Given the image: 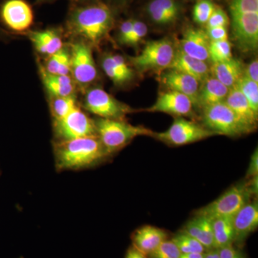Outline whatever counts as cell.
I'll return each mask as SVG.
<instances>
[{
    "instance_id": "1",
    "label": "cell",
    "mask_w": 258,
    "mask_h": 258,
    "mask_svg": "<svg viewBox=\"0 0 258 258\" xmlns=\"http://www.w3.org/2000/svg\"><path fill=\"white\" fill-rule=\"evenodd\" d=\"M113 23L111 8L105 3L96 1L72 8L68 17L67 27L76 36L98 45L108 36Z\"/></svg>"
},
{
    "instance_id": "2",
    "label": "cell",
    "mask_w": 258,
    "mask_h": 258,
    "mask_svg": "<svg viewBox=\"0 0 258 258\" xmlns=\"http://www.w3.org/2000/svg\"><path fill=\"white\" fill-rule=\"evenodd\" d=\"M53 147L55 167L58 171L88 169L111 156L97 136L55 142Z\"/></svg>"
},
{
    "instance_id": "3",
    "label": "cell",
    "mask_w": 258,
    "mask_h": 258,
    "mask_svg": "<svg viewBox=\"0 0 258 258\" xmlns=\"http://www.w3.org/2000/svg\"><path fill=\"white\" fill-rule=\"evenodd\" d=\"M96 135L111 155L128 145L136 137H152L154 132L142 125H134L125 120L98 118L94 120Z\"/></svg>"
},
{
    "instance_id": "4",
    "label": "cell",
    "mask_w": 258,
    "mask_h": 258,
    "mask_svg": "<svg viewBox=\"0 0 258 258\" xmlns=\"http://www.w3.org/2000/svg\"><path fill=\"white\" fill-rule=\"evenodd\" d=\"M175 52L170 39L164 37L147 42L140 54L130 57V62L139 72H162L169 69Z\"/></svg>"
},
{
    "instance_id": "5",
    "label": "cell",
    "mask_w": 258,
    "mask_h": 258,
    "mask_svg": "<svg viewBox=\"0 0 258 258\" xmlns=\"http://www.w3.org/2000/svg\"><path fill=\"white\" fill-rule=\"evenodd\" d=\"M252 196L253 194L249 189L247 182L239 183L232 186L215 201L198 210L195 215L208 217L211 220L217 217H232L250 201Z\"/></svg>"
},
{
    "instance_id": "6",
    "label": "cell",
    "mask_w": 258,
    "mask_h": 258,
    "mask_svg": "<svg viewBox=\"0 0 258 258\" xmlns=\"http://www.w3.org/2000/svg\"><path fill=\"white\" fill-rule=\"evenodd\" d=\"M214 136H217V134L209 130L205 125L185 119L182 117H176L167 130L163 132H154L152 137L168 145L177 147L200 142Z\"/></svg>"
},
{
    "instance_id": "7",
    "label": "cell",
    "mask_w": 258,
    "mask_h": 258,
    "mask_svg": "<svg viewBox=\"0 0 258 258\" xmlns=\"http://www.w3.org/2000/svg\"><path fill=\"white\" fill-rule=\"evenodd\" d=\"M85 109L101 118L125 120V116L135 112L134 108L115 99L101 88H93L86 93Z\"/></svg>"
},
{
    "instance_id": "8",
    "label": "cell",
    "mask_w": 258,
    "mask_h": 258,
    "mask_svg": "<svg viewBox=\"0 0 258 258\" xmlns=\"http://www.w3.org/2000/svg\"><path fill=\"white\" fill-rule=\"evenodd\" d=\"M203 110V125L217 135L237 137L249 134L225 101Z\"/></svg>"
},
{
    "instance_id": "9",
    "label": "cell",
    "mask_w": 258,
    "mask_h": 258,
    "mask_svg": "<svg viewBox=\"0 0 258 258\" xmlns=\"http://www.w3.org/2000/svg\"><path fill=\"white\" fill-rule=\"evenodd\" d=\"M53 131L56 142L97 136L94 120L79 107L63 118L53 120Z\"/></svg>"
},
{
    "instance_id": "10",
    "label": "cell",
    "mask_w": 258,
    "mask_h": 258,
    "mask_svg": "<svg viewBox=\"0 0 258 258\" xmlns=\"http://www.w3.org/2000/svg\"><path fill=\"white\" fill-rule=\"evenodd\" d=\"M71 74L78 84H91L98 76L97 68L91 47L85 42L73 44L71 50Z\"/></svg>"
},
{
    "instance_id": "11",
    "label": "cell",
    "mask_w": 258,
    "mask_h": 258,
    "mask_svg": "<svg viewBox=\"0 0 258 258\" xmlns=\"http://www.w3.org/2000/svg\"><path fill=\"white\" fill-rule=\"evenodd\" d=\"M0 22L11 31H26L33 24V10L26 0H4L0 5Z\"/></svg>"
},
{
    "instance_id": "12",
    "label": "cell",
    "mask_w": 258,
    "mask_h": 258,
    "mask_svg": "<svg viewBox=\"0 0 258 258\" xmlns=\"http://www.w3.org/2000/svg\"><path fill=\"white\" fill-rule=\"evenodd\" d=\"M232 17V36L239 50L254 52L258 46V13L236 14Z\"/></svg>"
},
{
    "instance_id": "13",
    "label": "cell",
    "mask_w": 258,
    "mask_h": 258,
    "mask_svg": "<svg viewBox=\"0 0 258 258\" xmlns=\"http://www.w3.org/2000/svg\"><path fill=\"white\" fill-rule=\"evenodd\" d=\"M193 103L191 99L182 93L174 91H165L159 93L153 106L146 108L147 112H161L176 117L187 116L193 110Z\"/></svg>"
},
{
    "instance_id": "14",
    "label": "cell",
    "mask_w": 258,
    "mask_h": 258,
    "mask_svg": "<svg viewBox=\"0 0 258 258\" xmlns=\"http://www.w3.org/2000/svg\"><path fill=\"white\" fill-rule=\"evenodd\" d=\"M210 40L205 30L189 28L183 33L180 42V50L190 57L208 63L210 61Z\"/></svg>"
},
{
    "instance_id": "15",
    "label": "cell",
    "mask_w": 258,
    "mask_h": 258,
    "mask_svg": "<svg viewBox=\"0 0 258 258\" xmlns=\"http://www.w3.org/2000/svg\"><path fill=\"white\" fill-rule=\"evenodd\" d=\"M161 80L168 89L189 97L194 106H197L199 91L201 85L198 80L184 73L171 69L163 74Z\"/></svg>"
},
{
    "instance_id": "16",
    "label": "cell",
    "mask_w": 258,
    "mask_h": 258,
    "mask_svg": "<svg viewBox=\"0 0 258 258\" xmlns=\"http://www.w3.org/2000/svg\"><path fill=\"white\" fill-rule=\"evenodd\" d=\"M235 242L242 243L258 226V203L249 201L232 217Z\"/></svg>"
},
{
    "instance_id": "17",
    "label": "cell",
    "mask_w": 258,
    "mask_h": 258,
    "mask_svg": "<svg viewBox=\"0 0 258 258\" xmlns=\"http://www.w3.org/2000/svg\"><path fill=\"white\" fill-rule=\"evenodd\" d=\"M225 102L249 133L255 131L258 115L254 113L243 95L235 86L230 88Z\"/></svg>"
},
{
    "instance_id": "18",
    "label": "cell",
    "mask_w": 258,
    "mask_h": 258,
    "mask_svg": "<svg viewBox=\"0 0 258 258\" xmlns=\"http://www.w3.org/2000/svg\"><path fill=\"white\" fill-rule=\"evenodd\" d=\"M101 66L106 76L116 86H123L130 82L135 74L124 57L118 54H107L103 56Z\"/></svg>"
},
{
    "instance_id": "19",
    "label": "cell",
    "mask_w": 258,
    "mask_h": 258,
    "mask_svg": "<svg viewBox=\"0 0 258 258\" xmlns=\"http://www.w3.org/2000/svg\"><path fill=\"white\" fill-rule=\"evenodd\" d=\"M169 69L189 75L198 80L200 83L204 82L210 76V67L208 62L190 57L180 49L176 50Z\"/></svg>"
},
{
    "instance_id": "20",
    "label": "cell",
    "mask_w": 258,
    "mask_h": 258,
    "mask_svg": "<svg viewBox=\"0 0 258 258\" xmlns=\"http://www.w3.org/2000/svg\"><path fill=\"white\" fill-rule=\"evenodd\" d=\"M132 240L133 242L132 246L148 256L164 241L167 240V234L162 229L145 225L134 231Z\"/></svg>"
},
{
    "instance_id": "21",
    "label": "cell",
    "mask_w": 258,
    "mask_h": 258,
    "mask_svg": "<svg viewBox=\"0 0 258 258\" xmlns=\"http://www.w3.org/2000/svg\"><path fill=\"white\" fill-rule=\"evenodd\" d=\"M147 12L153 23L165 26L177 21L181 8L176 0H152L148 5Z\"/></svg>"
},
{
    "instance_id": "22",
    "label": "cell",
    "mask_w": 258,
    "mask_h": 258,
    "mask_svg": "<svg viewBox=\"0 0 258 258\" xmlns=\"http://www.w3.org/2000/svg\"><path fill=\"white\" fill-rule=\"evenodd\" d=\"M243 72L244 64L240 60L233 57L228 60L213 62L210 66V76L230 89L243 76Z\"/></svg>"
},
{
    "instance_id": "23",
    "label": "cell",
    "mask_w": 258,
    "mask_h": 258,
    "mask_svg": "<svg viewBox=\"0 0 258 258\" xmlns=\"http://www.w3.org/2000/svg\"><path fill=\"white\" fill-rule=\"evenodd\" d=\"M29 38L35 47V50L39 53L47 57L53 55L63 47L62 37L57 29L50 28L30 32Z\"/></svg>"
},
{
    "instance_id": "24",
    "label": "cell",
    "mask_w": 258,
    "mask_h": 258,
    "mask_svg": "<svg viewBox=\"0 0 258 258\" xmlns=\"http://www.w3.org/2000/svg\"><path fill=\"white\" fill-rule=\"evenodd\" d=\"M230 88L215 78L209 76L200 85L197 106L204 108L225 101Z\"/></svg>"
},
{
    "instance_id": "25",
    "label": "cell",
    "mask_w": 258,
    "mask_h": 258,
    "mask_svg": "<svg viewBox=\"0 0 258 258\" xmlns=\"http://www.w3.org/2000/svg\"><path fill=\"white\" fill-rule=\"evenodd\" d=\"M181 232L198 240L206 250L215 249L212 220L208 217L196 215L186 224Z\"/></svg>"
},
{
    "instance_id": "26",
    "label": "cell",
    "mask_w": 258,
    "mask_h": 258,
    "mask_svg": "<svg viewBox=\"0 0 258 258\" xmlns=\"http://www.w3.org/2000/svg\"><path fill=\"white\" fill-rule=\"evenodd\" d=\"M40 74L44 86L52 97H63L74 95V79L70 76L48 74L43 66L40 67Z\"/></svg>"
},
{
    "instance_id": "27",
    "label": "cell",
    "mask_w": 258,
    "mask_h": 258,
    "mask_svg": "<svg viewBox=\"0 0 258 258\" xmlns=\"http://www.w3.org/2000/svg\"><path fill=\"white\" fill-rule=\"evenodd\" d=\"M214 248L220 249L232 245L235 242L232 217H222L212 220Z\"/></svg>"
},
{
    "instance_id": "28",
    "label": "cell",
    "mask_w": 258,
    "mask_h": 258,
    "mask_svg": "<svg viewBox=\"0 0 258 258\" xmlns=\"http://www.w3.org/2000/svg\"><path fill=\"white\" fill-rule=\"evenodd\" d=\"M71 52L62 47L53 55L47 57L44 69L48 74L69 76L71 73Z\"/></svg>"
},
{
    "instance_id": "29",
    "label": "cell",
    "mask_w": 258,
    "mask_h": 258,
    "mask_svg": "<svg viewBox=\"0 0 258 258\" xmlns=\"http://www.w3.org/2000/svg\"><path fill=\"white\" fill-rule=\"evenodd\" d=\"M74 95L63 97H52L50 101V111L53 120L60 119L78 108Z\"/></svg>"
},
{
    "instance_id": "30",
    "label": "cell",
    "mask_w": 258,
    "mask_h": 258,
    "mask_svg": "<svg viewBox=\"0 0 258 258\" xmlns=\"http://www.w3.org/2000/svg\"><path fill=\"white\" fill-rule=\"evenodd\" d=\"M235 86L243 95L254 113L258 115V83L243 76Z\"/></svg>"
},
{
    "instance_id": "31",
    "label": "cell",
    "mask_w": 258,
    "mask_h": 258,
    "mask_svg": "<svg viewBox=\"0 0 258 258\" xmlns=\"http://www.w3.org/2000/svg\"><path fill=\"white\" fill-rule=\"evenodd\" d=\"M171 240L177 246L181 254L194 253V252L204 253L206 251V249L204 247L203 244L191 236L183 232L176 234Z\"/></svg>"
},
{
    "instance_id": "32",
    "label": "cell",
    "mask_w": 258,
    "mask_h": 258,
    "mask_svg": "<svg viewBox=\"0 0 258 258\" xmlns=\"http://www.w3.org/2000/svg\"><path fill=\"white\" fill-rule=\"evenodd\" d=\"M210 57L212 63L228 60L232 58V45L230 41L227 40L210 42Z\"/></svg>"
},
{
    "instance_id": "33",
    "label": "cell",
    "mask_w": 258,
    "mask_h": 258,
    "mask_svg": "<svg viewBox=\"0 0 258 258\" xmlns=\"http://www.w3.org/2000/svg\"><path fill=\"white\" fill-rule=\"evenodd\" d=\"M215 7L216 5L211 0H198L193 8L194 21L198 25H206L215 10Z\"/></svg>"
},
{
    "instance_id": "34",
    "label": "cell",
    "mask_w": 258,
    "mask_h": 258,
    "mask_svg": "<svg viewBox=\"0 0 258 258\" xmlns=\"http://www.w3.org/2000/svg\"><path fill=\"white\" fill-rule=\"evenodd\" d=\"M181 252L172 240H166L148 255L149 258H180Z\"/></svg>"
},
{
    "instance_id": "35",
    "label": "cell",
    "mask_w": 258,
    "mask_h": 258,
    "mask_svg": "<svg viewBox=\"0 0 258 258\" xmlns=\"http://www.w3.org/2000/svg\"><path fill=\"white\" fill-rule=\"evenodd\" d=\"M231 15L258 13V0H228Z\"/></svg>"
},
{
    "instance_id": "36",
    "label": "cell",
    "mask_w": 258,
    "mask_h": 258,
    "mask_svg": "<svg viewBox=\"0 0 258 258\" xmlns=\"http://www.w3.org/2000/svg\"><path fill=\"white\" fill-rule=\"evenodd\" d=\"M147 25L141 20L134 19L133 29L125 45L137 46L147 36Z\"/></svg>"
},
{
    "instance_id": "37",
    "label": "cell",
    "mask_w": 258,
    "mask_h": 258,
    "mask_svg": "<svg viewBox=\"0 0 258 258\" xmlns=\"http://www.w3.org/2000/svg\"><path fill=\"white\" fill-rule=\"evenodd\" d=\"M229 24H230V18L225 10H222L220 7L216 6L205 26L206 29L218 28V27L227 28Z\"/></svg>"
},
{
    "instance_id": "38",
    "label": "cell",
    "mask_w": 258,
    "mask_h": 258,
    "mask_svg": "<svg viewBox=\"0 0 258 258\" xmlns=\"http://www.w3.org/2000/svg\"><path fill=\"white\" fill-rule=\"evenodd\" d=\"M207 35L210 42L223 41L228 40V31L226 27L206 29Z\"/></svg>"
},
{
    "instance_id": "39",
    "label": "cell",
    "mask_w": 258,
    "mask_h": 258,
    "mask_svg": "<svg viewBox=\"0 0 258 258\" xmlns=\"http://www.w3.org/2000/svg\"><path fill=\"white\" fill-rule=\"evenodd\" d=\"M133 25L134 19H128L120 24L119 31H118V40L123 45H125L130 36L133 29Z\"/></svg>"
},
{
    "instance_id": "40",
    "label": "cell",
    "mask_w": 258,
    "mask_h": 258,
    "mask_svg": "<svg viewBox=\"0 0 258 258\" xmlns=\"http://www.w3.org/2000/svg\"><path fill=\"white\" fill-rule=\"evenodd\" d=\"M243 76L258 83V60L257 57L244 66Z\"/></svg>"
},
{
    "instance_id": "41",
    "label": "cell",
    "mask_w": 258,
    "mask_h": 258,
    "mask_svg": "<svg viewBox=\"0 0 258 258\" xmlns=\"http://www.w3.org/2000/svg\"><path fill=\"white\" fill-rule=\"evenodd\" d=\"M218 249L220 258H246L244 254L233 245H229Z\"/></svg>"
},
{
    "instance_id": "42",
    "label": "cell",
    "mask_w": 258,
    "mask_h": 258,
    "mask_svg": "<svg viewBox=\"0 0 258 258\" xmlns=\"http://www.w3.org/2000/svg\"><path fill=\"white\" fill-rule=\"evenodd\" d=\"M258 174V150L256 149L252 154L249 161L248 169L246 174V179H249Z\"/></svg>"
},
{
    "instance_id": "43",
    "label": "cell",
    "mask_w": 258,
    "mask_h": 258,
    "mask_svg": "<svg viewBox=\"0 0 258 258\" xmlns=\"http://www.w3.org/2000/svg\"><path fill=\"white\" fill-rule=\"evenodd\" d=\"M125 258H147V255L141 252L137 248L132 246L129 247L125 254Z\"/></svg>"
},
{
    "instance_id": "44",
    "label": "cell",
    "mask_w": 258,
    "mask_h": 258,
    "mask_svg": "<svg viewBox=\"0 0 258 258\" xmlns=\"http://www.w3.org/2000/svg\"><path fill=\"white\" fill-rule=\"evenodd\" d=\"M204 258H220L218 249H212L206 250L204 254Z\"/></svg>"
},
{
    "instance_id": "45",
    "label": "cell",
    "mask_w": 258,
    "mask_h": 258,
    "mask_svg": "<svg viewBox=\"0 0 258 258\" xmlns=\"http://www.w3.org/2000/svg\"><path fill=\"white\" fill-rule=\"evenodd\" d=\"M204 253H198V252H194V253L181 254L180 258H204Z\"/></svg>"
},
{
    "instance_id": "46",
    "label": "cell",
    "mask_w": 258,
    "mask_h": 258,
    "mask_svg": "<svg viewBox=\"0 0 258 258\" xmlns=\"http://www.w3.org/2000/svg\"><path fill=\"white\" fill-rule=\"evenodd\" d=\"M55 1V0H35V3L37 5L45 4V3H52V2Z\"/></svg>"
},
{
    "instance_id": "47",
    "label": "cell",
    "mask_w": 258,
    "mask_h": 258,
    "mask_svg": "<svg viewBox=\"0 0 258 258\" xmlns=\"http://www.w3.org/2000/svg\"><path fill=\"white\" fill-rule=\"evenodd\" d=\"M7 35L6 33H5V32L4 30H3L1 28H0V40H2V39H5V37H6Z\"/></svg>"
},
{
    "instance_id": "48",
    "label": "cell",
    "mask_w": 258,
    "mask_h": 258,
    "mask_svg": "<svg viewBox=\"0 0 258 258\" xmlns=\"http://www.w3.org/2000/svg\"><path fill=\"white\" fill-rule=\"evenodd\" d=\"M78 1H79L81 4H86V3H94L97 0H78Z\"/></svg>"
},
{
    "instance_id": "49",
    "label": "cell",
    "mask_w": 258,
    "mask_h": 258,
    "mask_svg": "<svg viewBox=\"0 0 258 258\" xmlns=\"http://www.w3.org/2000/svg\"><path fill=\"white\" fill-rule=\"evenodd\" d=\"M0 174H1V173H0Z\"/></svg>"
},
{
    "instance_id": "50",
    "label": "cell",
    "mask_w": 258,
    "mask_h": 258,
    "mask_svg": "<svg viewBox=\"0 0 258 258\" xmlns=\"http://www.w3.org/2000/svg\"></svg>"
}]
</instances>
